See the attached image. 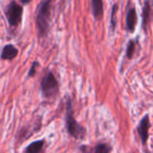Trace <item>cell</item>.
Listing matches in <instances>:
<instances>
[{
  "mask_svg": "<svg viewBox=\"0 0 153 153\" xmlns=\"http://www.w3.org/2000/svg\"><path fill=\"white\" fill-rule=\"evenodd\" d=\"M18 55V49L13 44H7L1 52V59L4 60H12Z\"/></svg>",
  "mask_w": 153,
  "mask_h": 153,
  "instance_id": "cell-9",
  "label": "cell"
},
{
  "mask_svg": "<svg viewBox=\"0 0 153 153\" xmlns=\"http://www.w3.org/2000/svg\"><path fill=\"white\" fill-rule=\"evenodd\" d=\"M149 119L148 115H145L142 120L140 121L139 126L137 127V132L140 135V138L141 140V142L143 145L146 144L148 138H149Z\"/></svg>",
  "mask_w": 153,
  "mask_h": 153,
  "instance_id": "cell-5",
  "label": "cell"
},
{
  "mask_svg": "<svg viewBox=\"0 0 153 153\" xmlns=\"http://www.w3.org/2000/svg\"><path fill=\"white\" fill-rule=\"evenodd\" d=\"M117 9V5L115 4L114 7H113V10H112V15H111V28L112 30L114 29L115 25H116V22H115V18H114V15L116 14V10Z\"/></svg>",
  "mask_w": 153,
  "mask_h": 153,
  "instance_id": "cell-13",
  "label": "cell"
},
{
  "mask_svg": "<svg viewBox=\"0 0 153 153\" xmlns=\"http://www.w3.org/2000/svg\"><path fill=\"white\" fill-rule=\"evenodd\" d=\"M38 65H39V63H38L37 61H34V62L32 64L31 68H30L29 73H28V76H29V78H31V76H33L35 75V73H36V68H37Z\"/></svg>",
  "mask_w": 153,
  "mask_h": 153,
  "instance_id": "cell-14",
  "label": "cell"
},
{
  "mask_svg": "<svg viewBox=\"0 0 153 153\" xmlns=\"http://www.w3.org/2000/svg\"><path fill=\"white\" fill-rule=\"evenodd\" d=\"M151 19H152V7L150 6L149 0H146L142 9V26L145 31H147Z\"/></svg>",
  "mask_w": 153,
  "mask_h": 153,
  "instance_id": "cell-7",
  "label": "cell"
},
{
  "mask_svg": "<svg viewBox=\"0 0 153 153\" xmlns=\"http://www.w3.org/2000/svg\"><path fill=\"white\" fill-rule=\"evenodd\" d=\"M45 140H35L32 143H30L25 149L24 153H42L43 148H44Z\"/></svg>",
  "mask_w": 153,
  "mask_h": 153,
  "instance_id": "cell-10",
  "label": "cell"
},
{
  "mask_svg": "<svg viewBox=\"0 0 153 153\" xmlns=\"http://www.w3.org/2000/svg\"><path fill=\"white\" fill-rule=\"evenodd\" d=\"M135 48H136V45H135V42L131 40L128 43V46H127V50H126V56L128 57V59H132L133 57V54L135 52Z\"/></svg>",
  "mask_w": 153,
  "mask_h": 153,
  "instance_id": "cell-12",
  "label": "cell"
},
{
  "mask_svg": "<svg viewBox=\"0 0 153 153\" xmlns=\"http://www.w3.org/2000/svg\"><path fill=\"white\" fill-rule=\"evenodd\" d=\"M91 6H92V12L95 18L97 20H101L104 14L103 0H92Z\"/></svg>",
  "mask_w": 153,
  "mask_h": 153,
  "instance_id": "cell-11",
  "label": "cell"
},
{
  "mask_svg": "<svg viewBox=\"0 0 153 153\" xmlns=\"http://www.w3.org/2000/svg\"><path fill=\"white\" fill-rule=\"evenodd\" d=\"M35 18V25L40 38L47 35L50 28L51 14V0H42L38 5Z\"/></svg>",
  "mask_w": 153,
  "mask_h": 153,
  "instance_id": "cell-1",
  "label": "cell"
},
{
  "mask_svg": "<svg viewBox=\"0 0 153 153\" xmlns=\"http://www.w3.org/2000/svg\"><path fill=\"white\" fill-rule=\"evenodd\" d=\"M23 14L24 7L21 4L16 2V0H12L8 3L5 8V16L10 28L16 29L22 24Z\"/></svg>",
  "mask_w": 153,
  "mask_h": 153,
  "instance_id": "cell-3",
  "label": "cell"
},
{
  "mask_svg": "<svg viewBox=\"0 0 153 153\" xmlns=\"http://www.w3.org/2000/svg\"><path fill=\"white\" fill-rule=\"evenodd\" d=\"M137 24V13L134 7L128 10L126 16V30L130 33H133Z\"/></svg>",
  "mask_w": 153,
  "mask_h": 153,
  "instance_id": "cell-8",
  "label": "cell"
},
{
  "mask_svg": "<svg viewBox=\"0 0 153 153\" xmlns=\"http://www.w3.org/2000/svg\"><path fill=\"white\" fill-rule=\"evenodd\" d=\"M41 90L45 98H52L59 93V82L52 72H48L41 82Z\"/></svg>",
  "mask_w": 153,
  "mask_h": 153,
  "instance_id": "cell-4",
  "label": "cell"
},
{
  "mask_svg": "<svg viewBox=\"0 0 153 153\" xmlns=\"http://www.w3.org/2000/svg\"><path fill=\"white\" fill-rule=\"evenodd\" d=\"M67 113H66V127L68 134L75 138L76 140H83L86 135L87 131L86 129L80 125L78 122L76 121L74 117V111L72 107L71 101L68 100L67 102Z\"/></svg>",
  "mask_w": 153,
  "mask_h": 153,
  "instance_id": "cell-2",
  "label": "cell"
},
{
  "mask_svg": "<svg viewBox=\"0 0 153 153\" xmlns=\"http://www.w3.org/2000/svg\"><path fill=\"white\" fill-rule=\"evenodd\" d=\"M111 149V146L106 143H99L95 147H88L84 145L80 148L82 153H110Z\"/></svg>",
  "mask_w": 153,
  "mask_h": 153,
  "instance_id": "cell-6",
  "label": "cell"
},
{
  "mask_svg": "<svg viewBox=\"0 0 153 153\" xmlns=\"http://www.w3.org/2000/svg\"><path fill=\"white\" fill-rule=\"evenodd\" d=\"M31 1H32V0H20L21 4H23V5H26V4L30 3Z\"/></svg>",
  "mask_w": 153,
  "mask_h": 153,
  "instance_id": "cell-15",
  "label": "cell"
}]
</instances>
